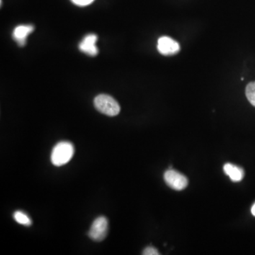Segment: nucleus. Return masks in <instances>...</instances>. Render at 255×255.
Listing matches in <instances>:
<instances>
[{"mask_svg":"<svg viewBox=\"0 0 255 255\" xmlns=\"http://www.w3.org/2000/svg\"><path fill=\"white\" fill-rule=\"evenodd\" d=\"M34 28L31 25L18 26L14 29L13 37L20 46H24L26 44L27 38L34 31Z\"/></svg>","mask_w":255,"mask_h":255,"instance_id":"nucleus-7","label":"nucleus"},{"mask_svg":"<svg viewBox=\"0 0 255 255\" xmlns=\"http://www.w3.org/2000/svg\"><path fill=\"white\" fill-rule=\"evenodd\" d=\"M97 37L94 34H89L83 39L79 45L80 50L89 56H96L99 53L96 42H97Z\"/></svg>","mask_w":255,"mask_h":255,"instance_id":"nucleus-6","label":"nucleus"},{"mask_svg":"<svg viewBox=\"0 0 255 255\" xmlns=\"http://www.w3.org/2000/svg\"><path fill=\"white\" fill-rule=\"evenodd\" d=\"M158 50L162 55H174L180 50V45L174 39L163 37L158 39Z\"/></svg>","mask_w":255,"mask_h":255,"instance_id":"nucleus-5","label":"nucleus"},{"mask_svg":"<svg viewBox=\"0 0 255 255\" xmlns=\"http://www.w3.org/2000/svg\"><path fill=\"white\" fill-rule=\"evenodd\" d=\"M109 222L106 217H98L93 222L89 229L88 236L96 242H101L105 239L107 235Z\"/></svg>","mask_w":255,"mask_h":255,"instance_id":"nucleus-3","label":"nucleus"},{"mask_svg":"<svg viewBox=\"0 0 255 255\" xmlns=\"http://www.w3.org/2000/svg\"><path fill=\"white\" fill-rule=\"evenodd\" d=\"M143 255H158L160 253H158V250L155 248L154 247H148L143 250Z\"/></svg>","mask_w":255,"mask_h":255,"instance_id":"nucleus-11","label":"nucleus"},{"mask_svg":"<svg viewBox=\"0 0 255 255\" xmlns=\"http://www.w3.org/2000/svg\"><path fill=\"white\" fill-rule=\"evenodd\" d=\"M74 153L75 148L73 144L70 142H60L54 147L50 159L55 166H63L69 163Z\"/></svg>","mask_w":255,"mask_h":255,"instance_id":"nucleus-1","label":"nucleus"},{"mask_svg":"<svg viewBox=\"0 0 255 255\" xmlns=\"http://www.w3.org/2000/svg\"><path fill=\"white\" fill-rule=\"evenodd\" d=\"M252 213L255 216V204L253 205V207H252Z\"/></svg>","mask_w":255,"mask_h":255,"instance_id":"nucleus-13","label":"nucleus"},{"mask_svg":"<svg viewBox=\"0 0 255 255\" xmlns=\"http://www.w3.org/2000/svg\"><path fill=\"white\" fill-rule=\"evenodd\" d=\"M245 94L250 104L255 106V82H252L247 85Z\"/></svg>","mask_w":255,"mask_h":255,"instance_id":"nucleus-10","label":"nucleus"},{"mask_svg":"<svg viewBox=\"0 0 255 255\" xmlns=\"http://www.w3.org/2000/svg\"><path fill=\"white\" fill-rule=\"evenodd\" d=\"M13 216H14V220L21 225H25V226L32 225V220L25 212L17 211V212H14Z\"/></svg>","mask_w":255,"mask_h":255,"instance_id":"nucleus-9","label":"nucleus"},{"mask_svg":"<svg viewBox=\"0 0 255 255\" xmlns=\"http://www.w3.org/2000/svg\"><path fill=\"white\" fill-rule=\"evenodd\" d=\"M94 104L96 110L109 117H115L121 111L119 103L112 96L107 94H103L96 96L94 100Z\"/></svg>","mask_w":255,"mask_h":255,"instance_id":"nucleus-2","label":"nucleus"},{"mask_svg":"<svg viewBox=\"0 0 255 255\" xmlns=\"http://www.w3.org/2000/svg\"><path fill=\"white\" fill-rule=\"evenodd\" d=\"M75 4L78 6H84L89 5L92 3L94 0H71Z\"/></svg>","mask_w":255,"mask_h":255,"instance_id":"nucleus-12","label":"nucleus"},{"mask_svg":"<svg viewBox=\"0 0 255 255\" xmlns=\"http://www.w3.org/2000/svg\"><path fill=\"white\" fill-rule=\"evenodd\" d=\"M223 170L225 174L230 177L234 182H238L244 177V170L239 167L235 166L230 163L224 165Z\"/></svg>","mask_w":255,"mask_h":255,"instance_id":"nucleus-8","label":"nucleus"},{"mask_svg":"<svg viewBox=\"0 0 255 255\" xmlns=\"http://www.w3.org/2000/svg\"><path fill=\"white\" fill-rule=\"evenodd\" d=\"M164 179L166 184L174 190H183L188 185L187 178L176 170L170 169L165 171Z\"/></svg>","mask_w":255,"mask_h":255,"instance_id":"nucleus-4","label":"nucleus"}]
</instances>
